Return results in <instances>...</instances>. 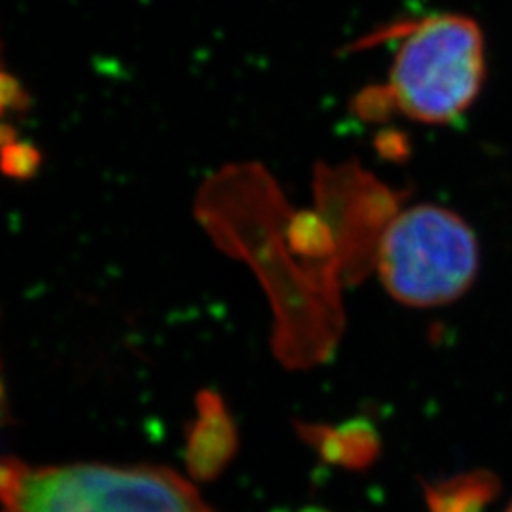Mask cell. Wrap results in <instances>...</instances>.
Here are the masks:
<instances>
[{"label": "cell", "mask_w": 512, "mask_h": 512, "mask_svg": "<svg viewBox=\"0 0 512 512\" xmlns=\"http://www.w3.org/2000/svg\"><path fill=\"white\" fill-rule=\"evenodd\" d=\"M2 512H215L164 467H29L0 459Z\"/></svg>", "instance_id": "cell-1"}, {"label": "cell", "mask_w": 512, "mask_h": 512, "mask_svg": "<svg viewBox=\"0 0 512 512\" xmlns=\"http://www.w3.org/2000/svg\"><path fill=\"white\" fill-rule=\"evenodd\" d=\"M480 249L458 213L421 203L385 226L376 268L385 291L404 306L437 308L461 298L475 283Z\"/></svg>", "instance_id": "cell-2"}, {"label": "cell", "mask_w": 512, "mask_h": 512, "mask_svg": "<svg viewBox=\"0 0 512 512\" xmlns=\"http://www.w3.org/2000/svg\"><path fill=\"white\" fill-rule=\"evenodd\" d=\"M484 73V37L475 21L435 16L408 29L387 92L408 118L448 124L471 107Z\"/></svg>", "instance_id": "cell-3"}, {"label": "cell", "mask_w": 512, "mask_h": 512, "mask_svg": "<svg viewBox=\"0 0 512 512\" xmlns=\"http://www.w3.org/2000/svg\"><path fill=\"white\" fill-rule=\"evenodd\" d=\"M19 99H21V95H19L18 82L4 71L2 50H0V116L12 105L19 103Z\"/></svg>", "instance_id": "cell-4"}, {"label": "cell", "mask_w": 512, "mask_h": 512, "mask_svg": "<svg viewBox=\"0 0 512 512\" xmlns=\"http://www.w3.org/2000/svg\"><path fill=\"white\" fill-rule=\"evenodd\" d=\"M300 512H327L323 511V509H315V507H308V509H302Z\"/></svg>", "instance_id": "cell-5"}, {"label": "cell", "mask_w": 512, "mask_h": 512, "mask_svg": "<svg viewBox=\"0 0 512 512\" xmlns=\"http://www.w3.org/2000/svg\"><path fill=\"white\" fill-rule=\"evenodd\" d=\"M507 512H512V503H511V507H509V509H507Z\"/></svg>", "instance_id": "cell-6"}]
</instances>
